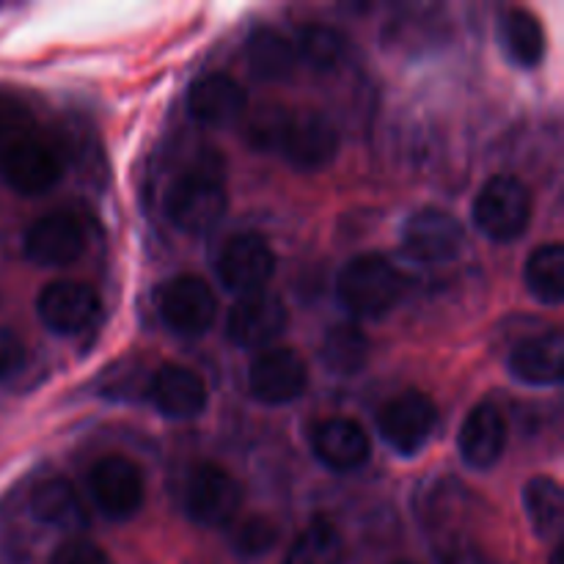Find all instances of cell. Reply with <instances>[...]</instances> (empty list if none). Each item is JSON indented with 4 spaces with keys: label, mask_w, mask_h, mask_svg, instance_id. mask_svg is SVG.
<instances>
[{
    "label": "cell",
    "mask_w": 564,
    "mask_h": 564,
    "mask_svg": "<svg viewBox=\"0 0 564 564\" xmlns=\"http://www.w3.org/2000/svg\"><path fill=\"white\" fill-rule=\"evenodd\" d=\"M405 279L383 253H358L336 281L339 303L358 319H380L400 303Z\"/></svg>",
    "instance_id": "6da1fadb"
},
{
    "label": "cell",
    "mask_w": 564,
    "mask_h": 564,
    "mask_svg": "<svg viewBox=\"0 0 564 564\" xmlns=\"http://www.w3.org/2000/svg\"><path fill=\"white\" fill-rule=\"evenodd\" d=\"M532 220V196L518 176H490L474 198V224L488 240L516 242Z\"/></svg>",
    "instance_id": "7a4b0ae2"
},
{
    "label": "cell",
    "mask_w": 564,
    "mask_h": 564,
    "mask_svg": "<svg viewBox=\"0 0 564 564\" xmlns=\"http://www.w3.org/2000/svg\"><path fill=\"white\" fill-rule=\"evenodd\" d=\"M229 198H226L224 182L213 171H187L176 176L169 187L165 213L176 229L187 235H204L215 229L226 215Z\"/></svg>",
    "instance_id": "3957f363"
},
{
    "label": "cell",
    "mask_w": 564,
    "mask_h": 564,
    "mask_svg": "<svg viewBox=\"0 0 564 564\" xmlns=\"http://www.w3.org/2000/svg\"><path fill=\"white\" fill-rule=\"evenodd\" d=\"M158 314L176 336L198 339L207 334L218 314L213 286L191 273L174 275L158 292Z\"/></svg>",
    "instance_id": "277c9868"
},
{
    "label": "cell",
    "mask_w": 564,
    "mask_h": 564,
    "mask_svg": "<svg viewBox=\"0 0 564 564\" xmlns=\"http://www.w3.org/2000/svg\"><path fill=\"white\" fill-rule=\"evenodd\" d=\"M438 427V408L422 391H402L378 413L380 438L402 457H413L430 444Z\"/></svg>",
    "instance_id": "5b68a950"
},
{
    "label": "cell",
    "mask_w": 564,
    "mask_h": 564,
    "mask_svg": "<svg viewBox=\"0 0 564 564\" xmlns=\"http://www.w3.org/2000/svg\"><path fill=\"white\" fill-rule=\"evenodd\" d=\"M402 248L413 262L444 264L466 248V229L452 213L441 207H422L402 226Z\"/></svg>",
    "instance_id": "8992f818"
},
{
    "label": "cell",
    "mask_w": 564,
    "mask_h": 564,
    "mask_svg": "<svg viewBox=\"0 0 564 564\" xmlns=\"http://www.w3.org/2000/svg\"><path fill=\"white\" fill-rule=\"evenodd\" d=\"M86 224L72 209L42 215L25 235V257L39 268H69L86 253Z\"/></svg>",
    "instance_id": "52a82bcc"
},
{
    "label": "cell",
    "mask_w": 564,
    "mask_h": 564,
    "mask_svg": "<svg viewBox=\"0 0 564 564\" xmlns=\"http://www.w3.org/2000/svg\"><path fill=\"white\" fill-rule=\"evenodd\" d=\"M306 386L308 367L292 347H268L248 367V391L262 405H290Z\"/></svg>",
    "instance_id": "ba28073f"
},
{
    "label": "cell",
    "mask_w": 564,
    "mask_h": 564,
    "mask_svg": "<svg viewBox=\"0 0 564 564\" xmlns=\"http://www.w3.org/2000/svg\"><path fill=\"white\" fill-rule=\"evenodd\" d=\"M88 490L110 521H130L143 507L147 496L141 468L124 455L102 457L88 474Z\"/></svg>",
    "instance_id": "9c48e42d"
},
{
    "label": "cell",
    "mask_w": 564,
    "mask_h": 564,
    "mask_svg": "<svg viewBox=\"0 0 564 564\" xmlns=\"http://www.w3.org/2000/svg\"><path fill=\"white\" fill-rule=\"evenodd\" d=\"M242 505V488L226 468L204 463L185 485V510L202 527H226Z\"/></svg>",
    "instance_id": "30bf717a"
},
{
    "label": "cell",
    "mask_w": 564,
    "mask_h": 564,
    "mask_svg": "<svg viewBox=\"0 0 564 564\" xmlns=\"http://www.w3.org/2000/svg\"><path fill=\"white\" fill-rule=\"evenodd\" d=\"M275 273V253L268 246L262 235H246L231 237L224 246L218 257V279L220 284L237 295H253V292H264V284L273 279Z\"/></svg>",
    "instance_id": "8fae6325"
},
{
    "label": "cell",
    "mask_w": 564,
    "mask_h": 564,
    "mask_svg": "<svg viewBox=\"0 0 564 564\" xmlns=\"http://www.w3.org/2000/svg\"><path fill=\"white\" fill-rule=\"evenodd\" d=\"M0 171L11 191L22 196H39L58 185L61 160L50 143L22 135L0 152Z\"/></svg>",
    "instance_id": "7c38bea8"
},
{
    "label": "cell",
    "mask_w": 564,
    "mask_h": 564,
    "mask_svg": "<svg viewBox=\"0 0 564 564\" xmlns=\"http://www.w3.org/2000/svg\"><path fill=\"white\" fill-rule=\"evenodd\" d=\"M290 325L286 306L270 292L242 295L226 317V336L246 350H268Z\"/></svg>",
    "instance_id": "4fadbf2b"
},
{
    "label": "cell",
    "mask_w": 564,
    "mask_h": 564,
    "mask_svg": "<svg viewBox=\"0 0 564 564\" xmlns=\"http://www.w3.org/2000/svg\"><path fill=\"white\" fill-rule=\"evenodd\" d=\"M39 319L58 336H77L97 323L102 303L88 284L53 281L36 297Z\"/></svg>",
    "instance_id": "5bb4252c"
},
{
    "label": "cell",
    "mask_w": 564,
    "mask_h": 564,
    "mask_svg": "<svg viewBox=\"0 0 564 564\" xmlns=\"http://www.w3.org/2000/svg\"><path fill=\"white\" fill-rule=\"evenodd\" d=\"M279 149L295 169L319 171L339 154V130L325 113L303 110L290 116Z\"/></svg>",
    "instance_id": "9a60e30c"
},
{
    "label": "cell",
    "mask_w": 564,
    "mask_h": 564,
    "mask_svg": "<svg viewBox=\"0 0 564 564\" xmlns=\"http://www.w3.org/2000/svg\"><path fill=\"white\" fill-rule=\"evenodd\" d=\"M312 449L317 460L330 471H356L372 455V441L367 430L352 419H325L314 427Z\"/></svg>",
    "instance_id": "2e32d148"
},
{
    "label": "cell",
    "mask_w": 564,
    "mask_h": 564,
    "mask_svg": "<svg viewBox=\"0 0 564 564\" xmlns=\"http://www.w3.org/2000/svg\"><path fill=\"white\" fill-rule=\"evenodd\" d=\"M460 457L468 468L488 471L501 460L507 449V419L494 402H479L471 408L460 427Z\"/></svg>",
    "instance_id": "e0dca14e"
},
{
    "label": "cell",
    "mask_w": 564,
    "mask_h": 564,
    "mask_svg": "<svg viewBox=\"0 0 564 564\" xmlns=\"http://www.w3.org/2000/svg\"><path fill=\"white\" fill-rule=\"evenodd\" d=\"M152 402L163 416L185 422L207 408V386L191 367L165 364L152 378Z\"/></svg>",
    "instance_id": "ac0fdd59"
},
{
    "label": "cell",
    "mask_w": 564,
    "mask_h": 564,
    "mask_svg": "<svg viewBox=\"0 0 564 564\" xmlns=\"http://www.w3.org/2000/svg\"><path fill=\"white\" fill-rule=\"evenodd\" d=\"M248 97L240 83L229 75H204L198 77L187 94V108L198 124L226 127L235 124L246 113Z\"/></svg>",
    "instance_id": "d6986e66"
},
{
    "label": "cell",
    "mask_w": 564,
    "mask_h": 564,
    "mask_svg": "<svg viewBox=\"0 0 564 564\" xmlns=\"http://www.w3.org/2000/svg\"><path fill=\"white\" fill-rule=\"evenodd\" d=\"M512 378L527 386H560L564 375V339L560 330L529 336L510 352Z\"/></svg>",
    "instance_id": "ffe728a7"
},
{
    "label": "cell",
    "mask_w": 564,
    "mask_h": 564,
    "mask_svg": "<svg viewBox=\"0 0 564 564\" xmlns=\"http://www.w3.org/2000/svg\"><path fill=\"white\" fill-rule=\"evenodd\" d=\"M246 61L253 77L264 83H279L295 72L297 55L295 44L275 28L262 25L251 31L246 42Z\"/></svg>",
    "instance_id": "44dd1931"
},
{
    "label": "cell",
    "mask_w": 564,
    "mask_h": 564,
    "mask_svg": "<svg viewBox=\"0 0 564 564\" xmlns=\"http://www.w3.org/2000/svg\"><path fill=\"white\" fill-rule=\"evenodd\" d=\"M31 510L36 521L64 529V532H72V529H80L88 523L75 488L64 477L42 479L31 494Z\"/></svg>",
    "instance_id": "7402d4cb"
},
{
    "label": "cell",
    "mask_w": 564,
    "mask_h": 564,
    "mask_svg": "<svg viewBox=\"0 0 564 564\" xmlns=\"http://www.w3.org/2000/svg\"><path fill=\"white\" fill-rule=\"evenodd\" d=\"M501 47L516 66L534 69L545 58L543 22L529 9H510L501 17Z\"/></svg>",
    "instance_id": "603a6c76"
},
{
    "label": "cell",
    "mask_w": 564,
    "mask_h": 564,
    "mask_svg": "<svg viewBox=\"0 0 564 564\" xmlns=\"http://www.w3.org/2000/svg\"><path fill=\"white\" fill-rule=\"evenodd\" d=\"M319 358L336 378H356L369 361V336L352 323L334 325L319 345Z\"/></svg>",
    "instance_id": "cb8c5ba5"
},
{
    "label": "cell",
    "mask_w": 564,
    "mask_h": 564,
    "mask_svg": "<svg viewBox=\"0 0 564 564\" xmlns=\"http://www.w3.org/2000/svg\"><path fill=\"white\" fill-rule=\"evenodd\" d=\"M529 295L543 306H560L564 301V246L562 242H545L534 248L523 268Z\"/></svg>",
    "instance_id": "d4e9b609"
},
{
    "label": "cell",
    "mask_w": 564,
    "mask_h": 564,
    "mask_svg": "<svg viewBox=\"0 0 564 564\" xmlns=\"http://www.w3.org/2000/svg\"><path fill=\"white\" fill-rule=\"evenodd\" d=\"M523 507H527L529 523H532L538 538L549 540L560 534L564 496H562V485L556 482L554 477L529 479L527 490H523Z\"/></svg>",
    "instance_id": "484cf974"
},
{
    "label": "cell",
    "mask_w": 564,
    "mask_h": 564,
    "mask_svg": "<svg viewBox=\"0 0 564 564\" xmlns=\"http://www.w3.org/2000/svg\"><path fill=\"white\" fill-rule=\"evenodd\" d=\"M345 562V540L336 532L334 523L317 521L308 523L295 543L286 551L284 564H341Z\"/></svg>",
    "instance_id": "4316f807"
},
{
    "label": "cell",
    "mask_w": 564,
    "mask_h": 564,
    "mask_svg": "<svg viewBox=\"0 0 564 564\" xmlns=\"http://www.w3.org/2000/svg\"><path fill=\"white\" fill-rule=\"evenodd\" d=\"M295 55L314 72H334L347 58V42L336 28L306 25L297 36Z\"/></svg>",
    "instance_id": "83f0119b"
},
{
    "label": "cell",
    "mask_w": 564,
    "mask_h": 564,
    "mask_svg": "<svg viewBox=\"0 0 564 564\" xmlns=\"http://www.w3.org/2000/svg\"><path fill=\"white\" fill-rule=\"evenodd\" d=\"M281 529L270 516H248L231 532V549L242 560H262L279 545Z\"/></svg>",
    "instance_id": "f1b7e54d"
},
{
    "label": "cell",
    "mask_w": 564,
    "mask_h": 564,
    "mask_svg": "<svg viewBox=\"0 0 564 564\" xmlns=\"http://www.w3.org/2000/svg\"><path fill=\"white\" fill-rule=\"evenodd\" d=\"M290 116L292 113H286L281 105H262V108H257L248 116L246 141L253 149H259V152H273V149L281 147Z\"/></svg>",
    "instance_id": "f546056e"
},
{
    "label": "cell",
    "mask_w": 564,
    "mask_h": 564,
    "mask_svg": "<svg viewBox=\"0 0 564 564\" xmlns=\"http://www.w3.org/2000/svg\"><path fill=\"white\" fill-rule=\"evenodd\" d=\"M50 564H113L102 545L86 538H69L53 551Z\"/></svg>",
    "instance_id": "4dcf8cb0"
},
{
    "label": "cell",
    "mask_w": 564,
    "mask_h": 564,
    "mask_svg": "<svg viewBox=\"0 0 564 564\" xmlns=\"http://www.w3.org/2000/svg\"><path fill=\"white\" fill-rule=\"evenodd\" d=\"M25 345L14 330L0 325V380H9L22 372L25 367Z\"/></svg>",
    "instance_id": "1f68e13d"
},
{
    "label": "cell",
    "mask_w": 564,
    "mask_h": 564,
    "mask_svg": "<svg viewBox=\"0 0 564 564\" xmlns=\"http://www.w3.org/2000/svg\"><path fill=\"white\" fill-rule=\"evenodd\" d=\"M438 564H490L485 551L468 538H449L438 549Z\"/></svg>",
    "instance_id": "d6a6232c"
},
{
    "label": "cell",
    "mask_w": 564,
    "mask_h": 564,
    "mask_svg": "<svg viewBox=\"0 0 564 564\" xmlns=\"http://www.w3.org/2000/svg\"><path fill=\"white\" fill-rule=\"evenodd\" d=\"M11 124H14V113H11L9 105L0 102V152H3V149L11 143V141H9Z\"/></svg>",
    "instance_id": "836d02e7"
},
{
    "label": "cell",
    "mask_w": 564,
    "mask_h": 564,
    "mask_svg": "<svg viewBox=\"0 0 564 564\" xmlns=\"http://www.w3.org/2000/svg\"><path fill=\"white\" fill-rule=\"evenodd\" d=\"M554 564H562V549L554 551Z\"/></svg>",
    "instance_id": "e575fe53"
},
{
    "label": "cell",
    "mask_w": 564,
    "mask_h": 564,
    "mask_svg": "<svg viewBox=\"0 0 564 564\" xmlns=\"http://www.w3.org/2000/svg\"><path fill=\"white\" fill-rule=\"evenodd\" d=\"M394 564H416V562H405V560H402V562H394Z\"/></svg>",
    "instance_id": "d590c367"
}]
</instances>
